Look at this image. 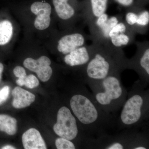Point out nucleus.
Returning <instances> with one entry per match:
<instances>
[{"label": "nucleus", "instance_id": "nucleus-4", "mask_svg": "<svg viewBox=\"0 0 149 149\" xmlns=\"http://www.w3.org/2000/svg\"><path fill=\"white\" fill-rule=\"evenodd\" d=\"M53 130L57 136L70 141H73L79 135L77 120L67 107L63 106L58 109Z\"/></svg>", "mask_w": 149, "mask_h": 149}, {"label": "nucleus", "instance_id": "nucleus-14", "mask_svg": "<svg viewBox=\"0 0 149 149\" xmlns=\"http://www.w3.org/2000/svg\"><path fill=\"white\" fill-rule=\"evenodd\" d=\"M13 28L11 23L7 20L0 22V45H4L10 41Z\"/></svg>", "mask_w": 149, "mask_h": 149}, {"label": "nucleus", "instance_id": "nucleus-5", "mask_svg": "<svg viewBox=\"0 0 149 149\" xmlns=\"http://www.w3.org/2000/svg\"><path fill=\"white\" fill-rule=\"evenodd\" d=\"M112 63L105 56L96 54L86 64V79L84 80L88 85L99 82L110 75Z\"/></svg>", "mask_w": 149, "mask_h": 149}, {"label": "nucleus", "instance_id": "nucleus-16", "mask_svg": "<svg viewBox=\"0 0 149 149\" xmlns=\"http://www.w3.org/2000/svg\"><path fill=\"white\" fill-rule=\"evenodd\" d=\"M16 83L20 86L25 85L27 88L30 89L36 88L39 86V80L33 74H30L28 76L19 78L16 80Z\"/></svg>", "mask_w": 149, "mask_h": 149}, {"label": "nucleus", "instance_id": "nucleus-7", "mask_svg": "<svg viewBox=\"0 0 149 149\" xmlns=\"http://www.w3.org/2000/svg\"><path fill=\"white\" fill-rule=\"evenodd\" d=\"M31 11L37 16L34 22L36 28L39 30H44L49 26L52 13V8L49 4L36 2L31 6Z\"/></svg>", "mask_w": 149, "mask_h": 149}, {"label": "nucleus", "instance_id": "nucleus-18", "mask_svg": "<svg viewBox=\"0 0 149 149\" xmlns=\"http://www.w3.org/2000/svg\"><path fill=\"white\" fill-rule=\"evenodd\" d=\"M112 44L116 47H120L128 45L130 38L125 33L110 38Z\"/></svg>", "mask_w": 149, "mask_h": 149}, {"label": "nucleus", "instance_id": "nucleus-15", "mask_svg": "<svg viewBox=\"0 0 149 149\" xmlns=\"http://www.w3.org/2000/svg\"><path fill=\"white\" fill-rule=\"evenodd\" d=\"M107 2L108 0H91L92 12L94 16L97 18L105 13Z\"/></svg>", "mask_w": 149, "mask_h": 149}, {"label": "nucleus", "instance_id": "nucleus-19", "mask_svg": "<svg viewBox=\"0 0 149 149\" xmlns=\"http://www.w3.org/2000/svg\"><path fill=\"white\" fill-rule=\"evenodd\" d=\"M119 22L118 19L115 16L109 18L108 20L102 27L100 28L104 36L108 37V34L112 28Z\"/></svg>", "mask_w": 149, "mask_h": 149}, {"label": "nucleus", "instance_id": "nucleus-24", "mask_svg": "<svg viewBox=\"0 0 149 149\" xmlns=\"http://www.w3.org/2000/svg\"><path fill=\"white\" fill-rule=\"evenodd\" d=\"M138 15L133 12H128L125 15L126 22L130 25L136 24Z\"/></svg>", "mask_w": 149, "mask_h": 149}, {"label": "nucleus", "instance_id": "nucleus-21", "mask_svg": "<svg viewBox=\"0 0 149 149\" xmlns=\"http://www.w3.org/2000/svg\"><path fill=\"white\" fill-rule=\"evenodd\" d=\"M126 29V26L124 23L123 22H118L109 31L108 34V37L111 38V37H116L122 33H125Z\"/></svg>", "mask_w": 149, "mask_h": 149}, {"label": "nucleus", "instance_id": "nucleus-1", "mask_svg": "<svg viewBox=\"0 0 149 149\" xmlns=\"http://www.w3.org/2000/svg\"><path fill=\"white\" fill-rule=\"evenodd\" d=\"M69 103L73 115L81 125L86 143L108 137V129L117 123L115 116L100 108L85 85L80 93L71 97Z\"/></svg>", "mask_w": 149, "mask_h": 149}, {"label": "nucleus", "instance_id": "nucleus-22", "mask_svg": "<svg viewBox=\"0 0 149 149\" xmlns=\"http://www.w3.org/2000/svg\"><path fill=\"white\" fill-rule=\"evenodd\" d=\"M149 13L148 11H144L138 15L136 24L141 26H146L149 24Z\"/></svg>", "mask_w": 149, "mask_h": 149}, {"label": "nucleus", "instance_id": "nucleus-3", "mask_svg": "<svg viewBox=\"0 0 149 149\" xmlns=\"http://www.w3.org/2000/svg\"><path fill=\"white\" fill-rule=\"evenodd\" d=\"M122 107L117 124L120 127L131 129L141 125L148 116L149 95L141 88L133 90Z\"/></svg>", "mask_w": 149, "mask_h": 149}, {"label": "nucleus", "instance_id": "nucleus-27", "mask_svg": "<svg viewBox=\"0 0 149 149\" xmlns=\"http://www.w3.org/2000/svg\"><path fill=\"white\" fill-rule=\"evenodd\" d=\"M118 3L124 6H129L133 3V0H115Z\"/></svg>", "mask_w": 149, "mask_h": 149}, {"label": "nucleus", "instance_id": "nucleus-12", "mask_svg": "<svg viewBox=\"0 0 149 149\" xmlns=\"http://www.w3.org/2000/svg\"><path fill=\"white\" fill-rule=\"evenodd\" d=\"M68 0H53V3L58 16L67 20L74 15V10L68 3Z\"/></svg>", "mask_w": 149, "mask_h": 149}, {"label": "nucleus", "instance_id": "nucleus-23", "mask_svg": "<svg viewBox=\"0 0 149 149\" xmlns=\"http://www.w3.org/2000/svg\"><path fill=\"white\" fill-rule=\"evenodd\" d=\"M10 88L6 86L0 90V105L5 102L8 98L9 95Z\"/></svg>", "mask_w": 149, "mask_h": 149}, {"label": "nucleus", "instance_id": "nucleus-13", "mask_svg": "<svg viewBox=\"0 0 149 149\" xmlns=\"http://www.w3.org/2000/svg\"><path fill=\"white\" fill-rule=\"evenodd\" d=\"M15 118L6 114H0V130L9 135H15L17 130Z\"/></svg>", "mask_w": 149, "mask_h": 149}, {"label": "nucleus", "instance_id": "nucleus-11", "mask_svg": "<svg viewBox=\"0 0 149 149\" xmlns=\"http://www.w3.org/2000/svg\"><path fill=\"white\" fill-rule=\"evenodd\" d=\"M13 97V106L16 109H22L29 106L35 101L34 94L20 87H15L12 91Z\"/></svg>", "mask_w": 149, "mask_h": 149}, {"label": "nucleus", "instance_id": "nucleus-6", "mask_svg": "<svg viewBox=\"0 0 149 149\" xmlns=\"http://www.w3.org/2000/svg\"><path fill=\"white\" fill-rule=\"evenodd\" d=\"M51 64L50 60L46 56H42L37 60L28 58L23 62L26 68L36 72L39 79L44 82L49 80L52 74Z\"/></svg>", "mask_w": 149, "mask_h": 149}, {"label": "nucleus", "instance_id": "nucleus-9", "mask_svg": "<svg viewBox=\"0 0 149 149\" xmlns=\"http://www.w3.org/2000/svg\"><path fill=\"white\" fill-rule=\"evenodd\" d=\"M22 142L25 149H47L40 132L35 128H30L23 133Z\"/></svg>", "mask_w": 149, "mask_h": 149}, {"label": "nucleus", "instance_id": "nucleus-2", "mask_svg": "<svg viewBox=\"0 0 149 149\" xmlns=\"http://www.w3.org/2000/svg\"><path fill=\"white\" fill-rule=\"evenodd\" d=\"M95 100L107 114L115 116L126 100L127 93L119 77L111 74L99 82L89 85Z\"/></svg>", "mask_w": 149, "mask_h": 149}, {"label": "nucleus", "instance_id": "nucleus-26", "mask_svg": "<svg viewBox=\"0 0 149 149\" xmlns=\"http://www.w3.org/2000/svg\"><path fill=\"white\" fill-rule=\"evenodd\" d=\"M13 73L18 78L25 77L27 75L25 69L21 66H16L13 70Z\"/></svg>", "mask_w": 149, "mask_h": 149}, {"label": "nucleus", "instance_id": "nucleus-20", "mask_svg": "<svg viewBox=\"0 0 149 149\" xmlns=\"http://www.w3.org/2000/svg\"><path fill=\"white\" fill-rule=\"evenodd\" d=\"M56 148L58 149H74L75 145L71 141L64 138H58L55 141Z\"/></svg>", "mask_w": 149, "mask_h": 149}, {"label": "nucleus", "instance_id": "nucleus-28", "mask_svg": "<svg viewBox=\"0 0 149 149\" xmlns=\"http://www.w3.org/2000/svg\"><path fill=\"white\" fill-rule=\"evenodd\" d=\"M4 69L3 65L2 63H0V81H1V79L2 74L3 72V70Z\"/></svg>", "mask_w": 149, "mask_h": 149}, {"label": "nucleus", "instance_id": "nucleus-8", "mask_svg": "<svg viewBox=\"0 0 149 149\" xmlns=\"http://www.w3.org/2000/svg\"><path fill=\"white\" fill-rule=\"evenodd\" d=\"M85 41V37L80 33L65 35L58 41V50L63 54H67L84 46Z\"/></svg>", "mask_w": 149, "mask_h": 149}, {"label": "nucleus", "instance_id": "nucleus-25", "mask_svg": "<svg viewBox=\"0 0 149 149\" xmlns=\"http://www.w3.org/2000/svg\"><path fill=\"white\" fill-rule=\"evenodd\" d=\"M109 16L107 14L104 13L97 18L96 24L100 28H101L106 23L109 19Z\"/></svg>", "mask_w": 149, "mask_h": 149}, {"label": "nucleus", "instance_id": "nucleus-17", "mask_svg": "<svg viewBox=\"0 0 149 149\" xmlns=\"http://www.w3.org/2000/svg\"><path fill=\"white\" fill-rule=\"evenodd\" d=\"M139 64L148 78L149 75V48H147L141 56Z\"/></svg>", "mask_w": 149, "mask_h": 149}, {"label": "nucleus", "instance_id": "nucleus-29", "mask_svg": "<svg viewBox=\"0 0 149 149\" xmlns=\"http://www.w3.org/2000/svg\"><path fill=\"white\" fill-rule=\"evenodd\" d=\"M2 149H15V147L12 146H9V145H7L5 146L2 147Z\"/></svg>", "mask_w": 149, "mask_h": 149}, {"label": "nucleus", "instance_id": "nucleus-10", "mask_svg": "<svg viewBox=\"0 0 149 149\" xmlns=\"http://www.w3.org/2000/svg\"><path fill=\"white\" fill-rule=\"evenodd\" d=\"M91 58L88 49L83 46L67 54L64 61L70 66H81L87 64Z\"/></svg>", "mask_w": 149, "mask_h": 149}]
</instances>
